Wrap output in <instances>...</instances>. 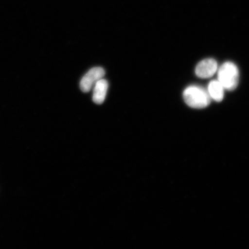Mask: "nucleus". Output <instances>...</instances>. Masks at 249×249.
Wrapping results in <instances>:
<instances>
[{"label": "nucleus", "instance_id": "obj_5", "mask_svg": "<svg viewBox=\"0 0 249 249\" xmlns=\"http://www.w3.org/2000/svg\"><path fill=\"white\" fill-rule=\"evenodd\" d=\"M108 84L107 81L101 79L95 84L93 89V101L95 104L101 105L105 100L107 91Z\"/></svg>", "mask_w": 249, "mask_h": 249}, {"label": "nucleus", "instance_id": "obj_6", "mask_svg": "<svg viewBox=\"0 0 249 249\" xmlns=\"http://www.w3.org/2000/svg\"><path fill=\"white\" fill-rule=\"evenodd\" d=\"M208 93L214 101L221 102L224 97V87L219 81H211L208 86Z\"/></svg>", "mask_w": 249, "mask_h": 249}, {"label": "nucleus", "instance_id": "obj_3", "mask_svg": "<svg viewBox=\"0 0 249 249\" xmlns=\"http://www.w3.org/2000/svg\"><path fill=\"white\" fill-rule=\"evenodd\" d=\"M105 75V71L101 67L92 68L81 80L80 89L83 92H89L91 91L93 85L99 80L102 79Z\"/></svg>", "mask_w": 249, "mask_h": 249}, {"label": "nucleus", "instance_id": "obj_1", "mask_svg": "<svg viewBox=\"0 0 249 249\" xmlns=\"http://www.w3.org/2000/svg\"><path fill=\"white\" fill-rule=\"evenodd\" d=\"M183 99L189 107L195 108H203L210 104L211 96L206 90L200 87L192 86L183 92Z\"/></svg>", "mask_w": 249, "mask_h": 249}, {"label": "nucleus", "instance_id": "obj_4", "mask_svg": "<svg viewBox=\"0 0 249 249\" xmlns=\"http://www.w3.org/2000/svg\"><path fill=\"white\" fill-rule=\"evenodd\" d=\"M217 70V62L213 58L205 59L199 62L196 68V74L202 79H207L214 75Z\"/></svg>", "mask_w": 249, "mask_h": 249}, {"label": "nucleus", "instance_id": "obj_2", "mask_svg": "<svg viewBox=\"0 0 249 249\" xmlns=\"http://www.w3.org/2000/svg\"><path fill=\"white\" fill-rule=\"evenodd\" d=\"M218 79L224 89L229 91L235 89L239 82V71L237 67L231 62H225L218 71Z\"/></svg>", "mask_w": 249, "mask_h": 249}]
</instances>
